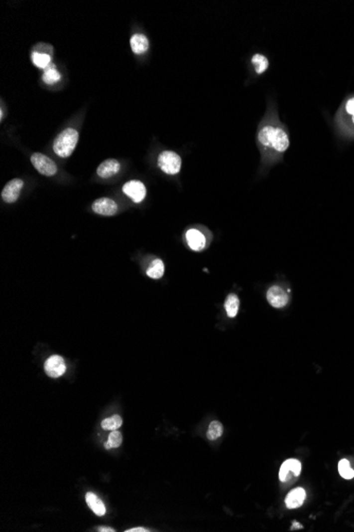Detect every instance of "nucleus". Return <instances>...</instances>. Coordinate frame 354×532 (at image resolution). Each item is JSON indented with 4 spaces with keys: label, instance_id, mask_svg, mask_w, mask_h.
Returning <instances> with one entry per match:
<instances>
[{
    "label": "nucleus",
    "instance_id": "obj_1",
    "mask_svg": "<svg viewBox=\"0 0 354 532\" xmlns=\"http://www.w3.org/2000/svg\"><path fill=\"white\" fill-rule=\"evenodd\" d=\"M78 141V131L72 128H67L54 139L53 150L57 157L69 158L72 152L75 151Z\"/></svg>",
    "mask_w": 354,
    "mask_h": 532
},
{
    "label": "nucleus",
    "instance_id": "obj_2",
    "mask_svg": "<svg viewBox=\"0 0 354 532\" xmlns=\"http://www.w3.org/2000/svg\"><path fill=\"white\" fill-rule=\"evenodd\" d=\"M158 166L167 175H176L182 168V159L173 151H163L158 157Z\"/></svg>",
    "mask_w": 354,
    "mask_h": 532
},
{
    "label": "nucleus",
    "instance_id": "obj_3",
    "mask_svg": "<svg viewBox=\"0 0 354 532\" xmlns=\"http://www.w3.org/2000/svg\"><path fill=\"white\" fill-rule=\"evenodd\" d=\"M31 163L35 167L40 175L46 177H52L57 173L56 164L42 153H33L31 155Z\"/></svg>",
    "mask_w": 354,
    "mask_h": 532
},
{
    "label": "nucleus",
    "instance_id": "obj_4",
    "mask_svg": "<svg viewBox=\"0 0 354 532\" xmlns=\"http://www.w3.org/2000/svg\"><path fill=\"white\" fill-rule=\"evenodd\" d=\"M266 298L269 304L275 308H283L289 303V293H287L281 286L274 285L268 289Z\"/></svg>",
    "mask_w": 354,
    "mask_h": 532
},
{
    "label": "nucleus",
    "instance_id": "obj_5",
    "mask_svg": "<svg viewBox=\"0 0 354 532\" xmlns=\"http://www.w3.org/2000/svg\"><path fill=\"white\" fill-rule=\"evenodd\" d=\"M44 369L49 377H52V378L61 377V376L66 372L65 360L60 355H52L46 360Z\"/></svg>",
    "mask_w": 354,
    "mask_h": 532
},
{
    "label": "nucleus",
    "instance_id": "obj_6",
    "mask_svg": "<svg viewBox=\"0 0 354 532\" xmlns=\"http://www.w3.org/2000/svg\"><path fill=\"white\" fill-rule=\"evenodd\" d=\"M123 192L128 195L135 203H140L145 198L146 189L142 182L133 179V181H129L123 185Z\"/></svg>",
    "mask_w": 354,
    "mask_h": 532
},
{
    "label": "nucleus",
    "instance_id": "obj_7",
    "mask_svg": "<svg viewBox=\"0 0 354 532\" xmlns=\"http://www.w3.org/2000/svg\"><path fill=\"white\" fill-rule=\"evenodd\" d=\"M23 187V181L21 178H14L7 183L2 189L1 198L5 203H14L17 201L21 189Z\"/></svg>",
    "mask_w": 354,
    "mask_h": 532
},
{
    "label": "nucleus",
    "instance_id": "obj_8",
    "mask_svg": "<svg viewBox=\"0 0 354 532\" xmlns=\"http://www.w3.org/2000/svg\"><path fill=\"white\" fill-rule=\"evenodd\" d=\"M92 207L96 214L102 216H114L118 211L117 203L110 198L97 199L93 203Z\"/></svg>",
    "mask_w": 354,
    "mask_h": 532
},
{
    "label": "nucleus",
    "instance_id": "obj_9",
    "mask_svg": "<svg viewBox=\"0 0 354 532\" xmlns=\"http://www.w3.org/2000/svg\"><path fill=\"white\" fill-rule=\"evenodd\" d=\"M186 240L188 247L193 251L200 252L203 251L206 247V237L205 235L195 228H191L186 233Z\"/></svg>",
    "mask_w": 354,
    "mask_h": 532
},
{
    "label": "nucleus",
    "instance_id": "obj_10",
    "mask_svg": "<svg viewBox=\"0 0 354 532\" xmlns=\"http://www.w3.org/2000/svg\"><path fill=\"white\" fill-rule=\"evenodd\" d=\"M120 170V164L117 160L110 159L106 160L99 165L97 169V175L102 178H109L115 175H117Z\"/></svg>",
    "mask_w": 354,
    "mask_h": 532
},
{
    "label": "nucleus",
    "instance_id": "obj_11",
    "mask_svg": "<svg viewBox=\"0 0 354 532\" xmlns=\"http://www.w3.org/2000/svg\"><path fill=\"white\" fill-rule=\"evenodd\" d=\"M301 472V463L296 459H289L283 462L281 469L279 472V478L281 481H286L289 478L290 473H293L295 476H299Z\"/></svg>",
    "mask_w": 354,
    "mask_h": 532
},
{
    "label": "nucleus",
    "instance_id": "obj_12",
    "mask_svg": "<svg viewBox=\"0 0 354 532\" xmlns=\"http://www.w3.org/2000/svg\"><path fill=\"white\" fill-rule=\"evenodd\" d=\"M307 493L302 488H297L287 494L285 498V505L289 509H295L299 508L300 506L303 505L304 501H306Z\"/></svg>",
    "mask_w": 354,
    "mask_h": 532
},
{
    "label": "nucleus",
    "instance_id": "obj_13",
    "mask_svg": "<svg viewBox=\"0 0 354 532\" xmlns=\"http://www.w3.org/2000/svg\"><path fill=\"white\" fill-rule=\"evenodd\" d=\"M290 146L289 136L282 129H275V133L271 143V148L278 152H285Z\"/></svg>",
    "mask_w": 354,
    "mask_h": 532
},
{
    "label": "nucleus",
    "instance_id": "obj_14",
    "mask_svg": "<svg viewBox=\"0 0 354 532\" xmlns=\"http://www.w3.org/2000/svg\"><path fill=\"white\" fill-rule=\"evenodd\" d=\"M131 51L136 54H142L149 49V40L143 34H134L130 37Z\"/></svg>",
    "mask_w": 354,
    "mask_h": 532
},
{
    "label": "nucleus",
    "instance_id": "obj_15",
    "mask_svg": "<svg viewBox=\"0 0 354 532\" xmlns=\"http://www.w3.org/2000/svg\"><path fill=\"white\" fill-rule=\"evenodd\" d=\"M86 503L88 507L92 509L98 517H103L106 512V508L100 498L96 496L94 493H87L86 494Z\"/></svg>",
    "mask_w": 354,
    "mask_h": 532
},
{
    "label": "nucleus",
    "instance_id": "obj_16",
    "mask_svg": "<svg viewBox=\"0 0 354 532\" xmlns=\"http://www.w3.org/2000/svg\"><path fill=\"white\" fill-rule=\"evenodd\" d=\"M31 59H32L33 64H34L35 66L38 68L46 69L47 67H49L51 65V56L49 55L47 52L33 51Z\"/></svg>",
    "mask_w": 354,
    "mask_h": 532
},
{
    "label": "nucleus",
    "instance_id": "obj_17",
    "mask_svg": "<svg viewBox=\"0 0 354 532\" xmlns=\"http://www.w3.org/2000/svg\"><path fill=\"white\" fill-rule=\"evenodd\" d=\"M164 273V264L163 261L159 258H156L152 261V264L146 270V275L154 278V280H159L163 276Z\"/></svg>",
    "mask_w": 354,
    "mask_h": 532
},
{
    "label": "nucleus",
    "instance_id": "obj_18",
    "mask_svg": "<svg viewBox=\"0 0 354 532\" xmlns=\"http://www.w3.org/2000/svg\"><path fill=\"white\" fill-rule=\"evenodd\" d=\"M225 310L229 318H236L238 312V307H240V300H238L237 296L235 293L229 294L225 301Z\"/></svg>",
    "mask_w": 354,
    "mask_h": 532
},
{
    "label": "nucleus",
    "instance_id": "obj_19",
    "mask_svg": "<svg viewBox=\"0 0 354 532\" xmlns=\"http://www.w3.org/2000/svg\"><path fill=\"white\" fill-rule=\"evenodd\" d=\"M274 133H275V128H273L271 126H265L264 128H262L258 135V139H259L260 144L263 147H265V148H269V147H271V143H273Z\"/></svg>",
    "mask_w": 354,
    "mask_h": 532
},
{
    "label": "nucleus",
    "instance_id": "obj_20",
    "mask_svg": "<svg viewBox=\"0 0 354 532\" xmlns=\"http://www.w3.org/2000/svg\"><path fill=\"white\" fill-rule=\"evenodd\" d=\"M60 79H61L60 72L57 71V69L55 68V66H54L53 64H51L50 66L47 67V68L44 70L43 81L45 82L46 84L52 85V84L56 83V82H59Z\"/></svg>",
    "mask_w": 354,
    "mask_h": 532
},
{
    "label": "nucleus",
    "instance_id": "obj_21",
    "mask_svg": "<svg viewBox=\"0 0 354 532\" xmlns=\"http://www.w3.org/2000/svg\"><path fill=\"white\" fill-rule=\"evenodd\" d=\"M122 425V417L118 414H115L111 417H108L102 421L101 426L104 430H117Z\"/></svg>",
    "mask_w": 354,
    "mask_h": 532
},
{
    "label": "nucleus",
    "instance_id": "obj_22",
    "mask_svg": "<svg viewBox=\"0 0 354 532\" xmlns=\"http://www.w3.org/2000/svg\"><path fill=\"white\" fill-rule=\"evenodd\" d=\"M251 62L254 65V68H256V71L259 75H261V73H263L268 68V60L262 54H254L252 56Z\"/></svg>",
    "mask_w": 354,
    "mask_h": 532
},
{
    "label": "nucleus",
    "instance_id": "obj_23",
    "mask_svg": "<svg viewBox=\"0 0 354 532\" xmlns=\"http://www.w3.org/2000/svg\"><path fill=\"white\" fill-rule=\"evenodd\" d=\"M222 433H223V425H222L219 421H213L210 423L209 428L207 431V438L210 441L219 439Z\"/></svg>",
    "mask_w": 354,
    "mask_h": 532
},
{
    "label": "nucleus",
    "instance_id": "obj_24",
    "mask_svg": "<svg viewBox=\"0 0 354 532\" xmlns=\"http://www.w3.org/2000/svg\"><path fill=\"white\" fill-rule=\"evenodd\" d=\"M340 475L345 479H352L354 477V470L350 466V462L347 459H343L339 463Z\"/></svg>",
    "mask_w": 354,
    "mask_h": 532
},
{
    "label": "nucleus",
    "instance_id": "obj_25",
    "mask_svg": "<svg viewBox=\"0 0 354 532\" xmlns=\"http://www.w3.org/2000/svg\"><path fill=\"white\" fill-rule=\"evenodd\" d=\"M122 443V433L118 430H113L109 437V441L105 443L106 449L117 448Z\"/></svg>",
    "mask_w": 354,
    "mask_h": 532
},
{
    "label": "nucleus",
    "instance_id": "obj_26",
    "mask_svg": "<svg viewBox=\"0 0 354 532\" xmlns=\"http://www.w3.org/2000/svg\"><path fill=\"white\" fill-rule=\"evenodd\" d=\"M347 112L349 114H351L352 116L354 115V98H353V99L348 101V103H347Z\"/></svg>",
    "mask_w": 354,
    "mask_h": 532
},
{
    "label": "nucleus",
    "instance_id": "obj_27",
    "mask_svg": "<svg viewBox=\"0 0 354 532\" xmlns=\"http://www.w3.org/2000/svg\"><path fill=\"white\" fill-rule=\"evenodd\" d=\"M126 532H147L149 530H146L144 528H141V527H137V528H133V529H128V530H125Z\"/></svg>",
    "mask_w": 354,
    "mask_h": 532
},
{
    "label": "nucleus",
    "instance_id": "obj_28",
    "mask_svg": "<svg viewBox=\"0 0 354 532\" xmlns=\"http://www.w3.org/2000/svg\"><path fill=\"white\" fill-rule=\"evenodd\" d=\"M99 531H101V532H115V530L113 528H110V527H100V528H99Z\"/></svg>",
    "mask_w": 354,
    "mask_h": 532
},
{
    "label": "nucleus",
    "instance_id": "obj_29",
    "mask_svg": "<svg viewBox=\"0 0 354 532\" xmlns=\"http://www.w3.org/2000/svg\"><path fill=\"white\" fill-rule=\"evenodd\" d=\"M294 528H295V529H296V528H299V529H301V528H302V526L300 525V524H298L297 522H294V523H293V527H292V530H293Z\"/></svg>",
    "mask_w": 354,
    "mask_h": 532
},
{
    "label": "nucleus",
    "instance_id": "obj_30",
    "mask_svg": "<svg viewBox=\"0 0 354 532\" xmlns=\"http://www.w3.org/2000/svg\"><path fill=\"white\" fill-rule=\"evenodd\" d=\"M353 122H354V115H353Z\"/></svg>",
    "mask_w": 354,
    "mask_h": 532
}]
</instances>
